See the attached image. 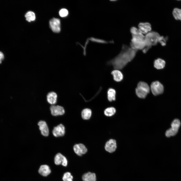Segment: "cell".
<instances>
[{
	"label": "cell",
	"mask_w": 181,
	"mask_h": 181,
	"mask_svg": "<svg viewBox=\"0 0 181 181\" xmlns=\"http://www.w3.org/2000/svg\"><path fill=\"white\" fill-rule=\"evenodd\" d=\"M137 51L130 47L123 44L120 53L114 58L107 62V64L112 66L114 69H121L133 60Z\"/></svg>",
	"instance_id": "1"
},
{
	"label": "cell",
	"mask_w": 181,
	"mask_h": 181,
	"mask_svg": "<svg viewBox=\"0 0 181 181\" xmlns=\"http://www.w3.org/2000/svg\"><path fill=\"white\" fill-rule=\"evenodd\" d=\"M146 46L145 36L141 33L135 35H132L130 47L137 51L142 50Z\"/></svg>",
	"instance_id": "2"
},
{
	"label": "cell",
	"mask_w": 181,
	"mask_h": 181,
	"mask_svg": "<svg viewBox=\"0 0 181 181\" xmlns=\"http://www.w3.org/2000/svg\"><path fill=\"white\" fill-rule=\"evenodd\" d=\"M150 88L148 84L143 81L139 82L135 89L136 95L139 98H145L150 92Z\"/></svg>",
	"instance_id": "3"
},
{
	"label": "cell",
	"mask_w": 181,
	"mask_h": 181,
	"mask_svg": "<svg viewBox=\"0 0 181 181\" xmlns=\"http://www.w3.org/2000/svg\"><path fill=\"white\" fill-rule=\"evenodd\" d=\"M160 36L158 33L155 31H150L146 34L145 36L146 46L151 47L157 45Z\"/></svg>",
	"instance_id": "4"
},
{
	"label": "cell",
	"mask_w": 181,
	"mask_h": 181,
	"mask_svg": "<svg viewBox=\"0 0 181 181\" xmlns=\"http://www.w3.org/2000/svg\"><path fill=\"white\" fill-rule=\"evenodd\" d=\"M150 89L153 94L156 96L163 93L164 87L162 84L158 81H155L152 83Z\"/></svg>",
	"instance_id": "5"
},
{
	"label": "cell",
	"mask_w": 181,
	"mask_h": 181,
	"mask_svg": "<svg viewBox=\"0 0 181 181\" xmlns=\"http://www.w3.org/2000/svg\"><path fill=\"white\" fill-rule=\"evenodd\" d=\"M50 28L53 32L56 33L59 32L60 31V21L58 18H54L49 22Z\"/></svg>",
	"instance_id": "6"
},
{
	"label": "cell",
	"mask_w": 181,
	"mask_h": 181,
	"mask_svg": "<svg viewBox=\"0 0 181 181\" xmlns=\"http://www.w3.org/2000/svg\"><path fill=\"white\" fill-rule=\"evenodd\" d=\"M139 32L143 34H146L151 31L152 29L151 24L148 22H140L138 25Z\"/></svg>",
	"instance_id": "7"
},
{
	"label": "cell",
	"mask_w": 181,
	"mask_h": 181,
	"mask_svg": "<svg viewBox=\"0 0 181 181\" xmlns=\"http://www.w3.org/2000/svg\"><path fill=\"white\" fill-rule=\"evenodd\" d=\"M50 109L51 114L53 116L62 115L65 112L63 107L58 105H52Z\"/></svg>",
	"instance_id": "8"
},
{
	"label": "cell",
	"mask_w": 181,
	"mask_h": 181,
	"mask_svg": "<svg viewBox=\"0 0 181 181\" xmlns=\"http://www.w3.org/2000/svg\"><path fill=\"white\" fill-rule=\"evenodd\" d=\"M54 160L56 165L61 164L64 166H66L67 165L68 161L66 158L60 153H58L55 155Z\"/></svg>",
	"instance_id": "9"
},
{
	"label": "cell",
	"mask_w": 181,
	"mask_h": 181,
	"mask_svg": "<svg viewBox=\"0 0 181 181\" xmlns=\"http://www.w3.org/2000/svg\"><path fill=\"white\" fill-rule=\"evenodd\" d=\"M65 133V127L62 124H60L54 127L52 130V133L56 137L63 136L64 135Z\"/></svg>",
	"instance_id": "10"
},
{
	"label": "cell",
	"mask_w": 181,
	"mask_h": 181,
	"mask_svg": "<svg viewBox=\"0 0 181 181\" xmlns=\"http://www.w3.org/2000/svg\"><path fill=\"white\" fill-rule=\"evenodd\" d=\"M73 149L75 153L80 156L85 154L87 151V149L86 147L82 144L75 145L73 146Z\"/></svg>",
	"instance_id": "11"
},
{
	"label": "cell",
	"mask_w": 181,
	"mask_h": 181,
	"mask_svg": "<svg viewBox=\"0 0 181 181\" xmlns=\"http://www.w3.org/2000/svg\"><path fill=\"white\" fill-rule=\"evenodd\" d=\"M106 150L110 153L114 152L117 148L116 141L113 139H111L107 142L105 146Z\"/></svg>",
	"instance_id": "12"
},
{
	"label": "cell",
	"mask_w": 181,
	"mask_h": 181,
	"mask_svg": "<svg viewBox=\"0 0 181 181\" xmlns=\"http://www.w3.org/2000/svg\"><path fill=\"white\" fill-rule=\"evenodd\" d=\"M38 125L41 134L44 136H48L49 134V130L46 122L44 121L41 120L38 122Z\"/></svg>",
	"instance_id": "13"
},
{
	"label": "cell",
	"mask_w": 181,
	"mask_h": 181,
	"mask_svg": "<svg viewBox=\"0 0 181 181\" xmlns=\"http://www.w3.org/2000/svg\"><path fill=\"white\" fill-rule=\"evenodd\" d=\"M57 95L54 92L49 93L47 96V100L48 102L52 105H55L57 103Z\"/></svg>",
	"instance_id": "14"
},
{
	"label": "cell",
	"mask_w": 181,
	"mask_h": 181,
	"mask_svg": "<svg viewBox=\"0 0 181 181\" xmlns=\"http://www.w3.org/2000/svg\"><path fill=\"white\" fill-rule=\"evenodd\" d=\"M39 173L41 175L46 176L49 175L51 172V170L49 166L47 165H41L38 170Z\"/></svg>",
	"instance_id": "15"
},
{
	"label": "cell",
	"mask_w": 181,
	"mask_h": 181,
	"mask_svg": "<svg viewBox=\"0 0 181 181\" xmlns=\"http://www.w3.org/2000/svg\"><path fill=\"white\" fill-rule=\"evenodd\" d=\"M111 73L113 75L114 80L116 82H120L123 79V75L119 70L114 69L111 72Z\"/></svg>",
	"instance_id": "16"
},
{
	"label": "cell",
	"mask_w": 181,
	"mask_h": 181,
	"mask_svg": "<svg viewBox=\"0 0 181 181\" xmlns=\"http://www.w3.org/2000/svg\"><path fill=\"white\" fill-rule=\"evenodd\" d=\"M83 181H96L95 174L90 172H88L84 174L82 177Z\"/></svg>",
	"instance_id": "17"
},
{
	"label": "cell",
	"mask_w": 181,
	"mask_h": 181,
	"mask_svg": "<svg viewBox=\"0 0 181 181\" xmlns=\"http://www.w3.org/2000/svg\"><path fill=\"white\" fill-rule=\"evenodd\" d=\"M165 64V61L164 60L160 58H158L154 61V65L156 68L160 69H162L164 67Z\"/></svg>",
	"instance_id": "18"
},
{
	"label": "cell",
	"mask_w": 181,
	"mask_h": 181,
	"mask_svg": "<svg viewBox=\"0 0 181 181\" xmlns=\"http://www.w3.org/2000/svg\"><path fill=\"white\" fill-rule=\"evenodd\" d=\"M116 92L114 89L109 88L107 91V98L109 101L112 102L114 101L116 99Z\"/></svg>",
	"instance_id": "19"
},
{
	"label": "cell",
	"mask_w": 181,
	"mask_h": 181,
	"mask_svg": "<svg viewBox=\"0 0 181 181\" xmlns=\"http://www.w3.org/2000/svg\"><path fill=\"white\" fill-rule=\"evenodd\" d=\"M91 110L88 108L84 109L81 112L82 117L84 120H88L91 117Z\"/></svg>",
	"instance_id": "20"
},
{
	"label": "cell",
	"mask_w": 181,
	"mask_h": 181,
	"mask_svg": "<svg viewBox=\"0 0 181 181\" xmlns=\"http://www.w3.org/2000/svg\"><path fill=\"white\" fill-rule=\"evenodd\" d=\"M178 129L171 127L166 130L165 133V135L167 137L174 136L177 133Z\"/></svg>",
	"instance_id": "21"
},
{
	"label": "cell",
	"mask_w": 181,
	"mask_h": 181,
	"mask_svg": "<svg viewBox=\"0 0 181 181\" xmlns=\"http://www.w3.org/2000/svg\"><path fill=\"white\" fill-rule=\"evenodd\" d=\"M116 110L115 108L111 107L106 108L104 111L105 115L107 116H111L115 113Z\"/></svg>",
	"instance_id": "22"
},
{
	"label": "cell",
	"mask_w": 181,
	"mask_h": 181,
	"mask_svg": "<svg viewBox=\"0 0 181 181\" xmlns=\"http://www.w3.org/2000/svg\"><path fill=\"white\" fill-rule=\"evenodd\" d=\"M172 14L176 20H181V9L176 8H175L173 10Z\"/></svg>",
	"instance_id": "23"
},
{
	"label": "cell",
	"mask_w": 181,
	"mask_h": 181,
	"mask_svg": "<svg viewBox=\"0 0 181 181\" xmlns=\"http://www.w3.org/2000/svg\"><path fill=\"white\" fill-rule=\"evenodd\" d=\"M26 20L29 22L33 21L35 19V16L34 13L31 11L28 12L25 15Z\"/></svg>",
	"instance_id": "24"
},
{
	"label": "cell",
	"mask_w": 181,
	"mask_h": 181,
	"mask_svg": "<svg viewBox=\"0 0 181 181\" xmlns=\"http://www.w3.org/2000/svg\"><path fill=\"white\" fill-rule=\"evenodd\" d=\"M73 177L70 173L66 172L63 174L62 177L63 181H73Z\"/></svg>",
	"instance_id": "25"
},
{
	"label": "cell",
	"mask_w": 181,
	"mask_h": 181,
	"mask_svg": "<svg viewBox=\"0 0 181 181\" xmlns=\"http://www.w3.org/2000/svg\"><path fill=\"white\" fill-rule=\"evenodd\" d=\"M180 125V122L179 120L177 119H175L171 122V127L179 129Z\"/></svg>",
	"instance_id": "26"
},
{
	"label": "cell",
	"mask_w": 181,
	"mask_h": 181,
	"mask_svg": "<svg viewBox=\"0 0 181 181\" xmlns=\"http://www.w3.org/2000/svg\"><path fill=\"white\" fill-rule=\"evenodd\" d=\"M68 11L65 9H61L59 12V15L62 17H64L68 15Z\"/></svg>",
	"instance_id": "27"
},
{
	"label": "cell",
	"mask_w": 181,
	"mask_h": 181,
	"mask_svg": "<svg viewBox=\"0 0 181 181\" xmlns=\"http://www.w3.org/2000/svg\"><path fill=\"white\" fill-rule=\"evenodd\" d=\"M130 32L132 35H135L138 34L140 32L138 29L135 27L133 26L131 27L130 29Z\"/></svg>",
	"instance_id": "28"
},
{
	"label": "cell",
	"mask_w": 181,
	"mask_h": 181,
	"mask_svg": "<svg viewBox=\"0 0 181 181\" xmlns=\"http://www.w3.org/2000/svg\"><path fill=\"white\" fill-rule=\"evenodd\" d=\"M151 48V47L149 46H146L142 50L144 53H146Z\"/></svg>",
	"instance_id": "29"
},
{
	"label": "cell",
	"mask_w": 181,
	"mask_h": 181,
	"mask_svg": "<svg viewBox=\"0 0 181 181\" xmlns=\"http://www.w3.org/2000/svg\"><path fill=\"white\" fill-rule=\"evenodd\" d=\"M4 59V56L3 53L0 51V64H1Z\"/></svg>",
	"instance_id": "30"
}]
</instances>
